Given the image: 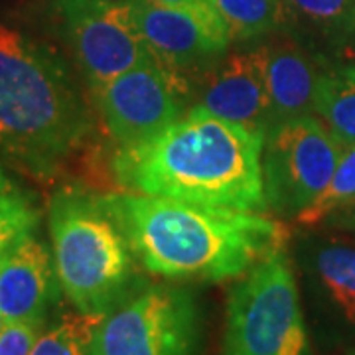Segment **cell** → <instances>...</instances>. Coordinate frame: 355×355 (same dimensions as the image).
<instances>
[{"label": "cell", "mask_w": 355, "mask_h": 355, "mask_svg": "<svg viewBox=\"0 0 355 355\" xmlns=\"http://www.w3.org/2000/svg\"><path fill=\"white\" fill-rule=\"evenodd\" d=\"M51 253L62 292L83 314H107L139 288L135 253L99 196L76 188L50 202Z\"/></svg>", "instance_id": "cell-4"}, {"label": "cell", "mask_w": 355, "mask_h": 355, "mask_svg": "<svg viewBox=\"0 0 355 355\" xmlns=\"http://www.w3.org/2000/svg\"><path fill=\"white\" fill-rule=\"evenodd\" d=\"M0 259H2V257H0Z\"/></svg>", "instance_id": "cell-27"}, {"label": "cell", "mask_w": 355, "mask_h": 355, "mask_svg": "<svg viewBox=\"0 0 355 355\" xmlns=\"http://www.w3.org/2000/svg\"><path fill=\"white\" fill-rule=\"evenodd\" d=\"M261 135L191 105L153 137L119 146L113 174L127 191L265 214Z\"/></svg>", "instance_id": "cell-1"}, {"label": "cell", "mask_w": 355, "mask_h": 355, "mask_svg": "<svg viewBox=\"0 0 355 355\" xmlns=\"http://www.w3.org/2000/svg\"><path fill=\"white\" fill-rule=\"evenodd\" d=\"M233 42H247L284 28V16L279 0H209Z\"/></svg>", "instance_id": "cell-16"}, {"label": "cell", "mask_w": 355, "mask_h": 355, "mask_svg": "<svg viewBox=\"0 0 355 355\" xmlns=\"http://www.w3.org/2000/svg\"><path fill=\"white\" fill-rule=\"evenodd\" d=\"M221 355H310L291 259L277 249L229 291Z\"/></svg>", "instance_id": "cell-5"}, {"label": "cell", "mask_w": 355, "mask_h": 355, "mask_svg": "<svg viewBox=\"0 0 355 355\" xmlns=\"http://www.w3.org/2000/svg\"><path fill=\"white\" fill-rule=\"evenodd\" d=\"M200 340V306L190 291L140 284L103 314L91 355H198Z\"/></svg>", "instance_id": "cell-6"}, {"label": "cell", "mask_w": 355, "mask_h": 355, "mask_svg": "<svg viewBox=\"0 0 355 355\" xmlns=\"http://www.w3.org/2000/svg\"><path fill=\"white\" fill-rule=\"evenodd\" d=\"M343 150L345 144L316 114L277 123L263 142L266 209L296 219L328 188Z\"/></svg>", "instance_id": "cell-7"}, {"label": "cell", "mask_w": 355, "mask_h": 355, "mask_svg": "<svg viewBox=\"0 0 355 355\" xmlns=\"http://www.w3.org/2000/svg\"><path fill=\"white\" fill-rule=\"evenodd\" d=\"M46 322H14L0 334V355H30Z\"/></svg>", "instance_id": "cell-21"}, {"label": "cell", "mask_w": 355, "mask_h": 355, "mask_svg": "<svg viewBox=\"0 0 355 355\" xmlns=\"http://www.w3.org/2000/svg\"><path fill=\"white\" fill-rule=\"evenodd\" d=\"M91 114L64 60L0 24V153L51 176L85 142Z\"/></svg>", "instance_id": "cell-3"}, {"label": "cell", "mask_w": 355, "mask_h": 355, "mask_svg": "<svg viewBox=\"0 0 355 355\" xmlns=\"http://www.w3.org/2000/svg\"><path fill=\"white\" fill-rule=\"evenodd\" d=\"M316 116L345 146H355V65L320 71Z\"/></svg>", "instance_id": "cell-14"}, {"label": "cell", "mask_w": 355, "mask_h": 355, "mask_svg": "<svg viewBox=\"0 0 355 355\" xmlns=\"http://www.w3.org/2000/svg\"><path fill=\"white\" fill-rule=\"evenodd\" d=\"M316 275L334 306L355 324V249L343 245L322 247L314 259Z\"/></svg>", "instance_id": "cell-15"}, {"label": "cell", "mask_w": 355, "mask_h": 355, "mask_svg": "<svg viewBox=\"0 0 355 355\" xmlns=\"http://www.w3.org/2000/svg\"><path fill=\"white\" fill-rule=\"evenodd\" d=\"M338 223L343 225V227L355 229V205H352V207H347V209H342V211H340V219H338Z\"/></svg>", "instance_id": "cell-22"}, {"label": "cell", "mask_w": 355, "mask_h": 355, "mask_svg": "<svg viewBox=\"0 0 355 355\" xmlns=\"http://www.w3.org/2000/svg\"><path fill=\"white\" fill-rule=\"evenodd\" d=\"M352 205H355V146H345L328 188L318 196L316 202L308 209L296 217V221L302 225H314Z\"/></svg>", "instance_id": "cell-19"}, {"label": "cell", "mask_w": 355, "mask_h": 355, "mask_svg": "<svg viewBox=\"0 0 355 355\" xmlns=\"http://www.w3.org/2000/svg\"><path fill=\"white\" fill-rule=\"evenodd\" d=\"M91 93L103 127L119 146L153 137L191 107L188 77L164 62L139 65Z\"/></svg>", "instance_id": "cell-9"}, {"label": "cell", "mask_w": 355, "mask_h": 355, "mask_svg": "<svg viewBox=\"0 0 355 355\" xmlns=\"http://www.w3.org/2000/svg\"><path fill=\"white\" fill-rule=\"evenodd\" d=\"M140 32L160 62L176 69L211 64L231 46L227 24L209 0L168 4L130 0Z\"/></svg>", "instance_id": "cell-10"}, {"label": "cell", "mask_w": 355, "mask_h": 355, "mask_svg": "<svg viewBox=\"0 0 355 355\" xmlns=\"http://www.w3.org/2000/svg\"><path fill=\"white\" fill-rule=\"evenodd\" d=\"M99 200L140 265L166 280L239 279L286 241L284 227L265 214L127 190L101 193Z\"/></svg>", "instance_id": "cell-2"}, {"label": "cell", "mask_w": 355, "mask_h": 355, "mask_svg": "<svg viewBox=\"0 0 355 355\" xmlns=\"http://www.w3.org/2000/svg\"><path fill=\"white\" fill-rule=\"evenodd\" d=\"M8 326V322H6V318L2 316V312H0V334H2V330Z\"/></svg>", "instance_id": "cell-25"}, {"label": "cell", "mask_w": 355, "mask_h": 355, "mask_svg": "<svg viewBox=\"0 0 355 355\" xmlns=\"http://www.w3.org/2000/svg\"><path fill=\"white\" fill-rule=\"evenodd\" d=\"M62 292L53 253L34 237L16 241L0 259V312L8 324L46 322L50 304Z\"/></svg>", "instance_id": "cell-12"}, {"label": "cell", "mask_w": 355, "mask_h": 355, "mask_svg": "<svg viewBox=\"0 0 355 355\" xmlns=\"http://www.w3.org/2000/svg\"><path fill=\"white\" fill-rule=\"evenodd\" d=\"M284 22H304L334 38L355 32V0H279Z\"/></svg>", "instance_id": "cell-17"}, {"label": "cell", "mask_w": 355, "mask_h": 355, "mask_svg": "<svg viewBox=\"0 0 355 355\" xmlns=\"http://www.w3.org/2000/svg\"><path fill=\"white\" fill-rule=\"evenodd\" d=\"M352 355H355V349H354V352H352Z\"/></svg>", "instance_id": "cell-26"}, {"label": "cell", "mask_w": 355, "mask_h": 355, "mask_svg": "<svg viewBox=\"0 0 355 355\" xmlns=\"http://www.w3.org/2000/svg\"><path fill=\"white\" fill-rule=\"evenodd\" d=\"M103 314L65 312L42 331L30 355H91V340Z\"/></svg>", "instance_id": "cell-18"}, {"label": "cell", "mask_w": 355, "mask_h": 355, "mask_svg": "<svg viewBox=\"0 0 355 355\" xmlns=\"http://www.w3.org/2000/svg\"><path fill=\"white\" fill-rule=\"evenodd\" d=\"M158 2H168V4H186V2H200V0H158Z\"/></svg>", "instance_id": "cell-24"}, {"label": "cell", "mask_w": 355, "mask_h": 355, "mask_svg": "<svg viewBox=\"0 0 355 355\" xmlns=\"http://www.w3.org/2000/svg\"><path fill=\"white\" fill-rule=\"evenodd\" d=\"M196 107L249 128L263 139L277 125L251 51L216 60L202 79Z\"/></svg>", "instance_id": "cell-11"}, {"label": "cell", "mask_w": 355, "mask_h": 355, "mask_svg": "<svg viewBox=\"0 0 355 355\" xmlns=\"http://www.w3.org/2000/svg\"><path fill=\"white\" fill-rule=\"evenodd\" d=\"M40 209L32 198L18 188L0 198V257L14 243L34 233L38 227Z\"/></svg>", "instance_id": "cell-20"}, {"label": "cell", "mask_w": 355, "mask_h": 355, "mask_svg": "<svg viewBox=\"0 0 355 355\" xmlns=\"http://www.w3.org/2000/svg\"><path fill=\"white\" fill-rule=\"evenodd\" d=\"M12 190H16V186L10 182V178L4 174V170L0 168V198L6 196V193H10Z\"/></svg>", "instance_id": "cell-23"}, {"label": "cell", "mask_w": 355, "mask_h": 355, "mask_svg": "<svg viewBox=\"0 0 355 355\" xmlns=\"http://www.w3.org/2000/svg\"><path fill=\"white\" fill-rule=\"evenodd\" d=\"M64 34L91 91L121 73L160 62L130 0H58Z\"/></svg>", "instance_id": "cell-8"}, {"label": "cell", "mask_w": 355, "mask_h": 355, "mask_svg": "<svg viewBox=\"0 0 355 355\" xmlns=\"http://www.w3.org/2000/svg\"><path fill=\"white\" fill-rule=\"evenodd\" d=\"M277 123L316 114V64L294 44H265L251 50Z\"/></svg>", "instance_id": "cell-13"}]
</instances>
